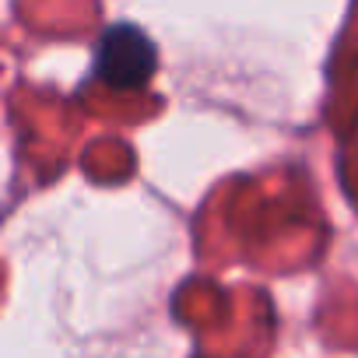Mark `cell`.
<instances>
[{
  "label": "cell",
  "mask_w": 358,
  "mask_h": 358,
  "mask_svg": "<svg viewBox=\"0 0 358 358\" xmlns=\"http://www.w3.org/2000/svg\"><path fill=\"white\" fill-rule=\"evenodd\" d=\"M155 71H158V50L151 36L137 25L127 22L109 25L95 43V74L120 92L144 88L155 78Z\"/></svg>",
  "instance_id": "cell-1"
}]
</instances>
